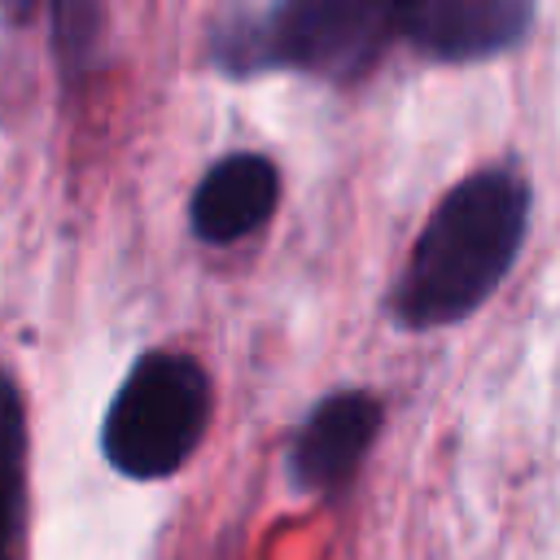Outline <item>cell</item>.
I'll list each match as a JSON object with an SVG mask.
<instances>
[{
  "instance_id": "cell-1",
  "label": "cell",
  "mask_w": 560,
  "mask_h": 560,
  "mask_svg": "<svg viewBox=\"0 0 560 560\" xmlns=\"http://www.w3.org/2000/svg\"><path fill=\"white\" fill-rule=\"evenodd\" d=\"M525 223L529 188L512 171H477L459 179L411 249L394 315L407 328H438L472 315L516 262Z\"/></svg>"
},
{
  "instance_id": "cell-2",
  "label": "cell",
  "mask_w": 560,
  "mask_h": 560,
  "mask_svg": "<svg viewBox=\"0 0 560 560\" xmlns=\"http://www.w3.org/2000/svg\"><path fill=\"white\" fill-rule=\"evenodd\" d=\"M407 0H280L258 22H232L219 61L236 74L293 66L319 79H359L402 31Z\"/></svg>"
},
{
  "instance_id": "cell-3",
  "label": "cell",
  "mask_w": 560,
  "mask_h": 560,
  "mask_svg": "<svg viewBox=\"0 0 560 560\" xmlns=\"http://www.w3.org/2000/svg\"><path fill=\"white\" fill-rule=\"evenodd\" d=\"M206 420L210 381L201 363L175 350H149L122 376L101 424V446L118 472L153 481L171 477L197 451Z\"/></svg>"
},
{
  "instance_id": "cell-4",
  "label": "cell",
  "mask_w": 560,
  "mask_h": 560,
  "mask_svg": "<svg viewBox=\"0 0 560 560\" xmlns=\"http://www.w3.org/2000/svg\"><path fill=\"white\" fill-rule=\"evenodd\" d=\"M534 0H407L402 35L438 61L494 57L529 31Z\"/></svg>"
},
{
  "instance_id": "cell-5",
  "label": "cell",
  "mask_w": 560,
  "mask_h": 560,
  "mask_svg": "<svg viewBox=\"0 0 560 560\" xmlns=\"http://www.w3.org/2000/svg\"><path fill=\"white\" fill-rule=\"evenodd\" d=\"M376 429H381V402L372 394L346 389V394L324 398L306 416V424H302V433L293 442V459H289L293 481L302 490H337V486H346L354 477L359 459L368 455Z\"/></svg>"
},
{
  "instance_id": "cell-6",
  "label": "cell",
  "mask_w": 560,
  "mask_h": 560,
  "mask_svg": "<svg viewBox=\"0 0 560 560\" xmlns=\"http://www.w3.org/2000/svg\"><path fill=\"white\" fill-rule=\"evenodd\" d=\"M280 179L258 153H232L206 171L192 192V232L210 245H232L262 228L276 210Z\"/></svg>"
},
{
  "instance_id": "cell-7",
  "label": "cell",
  "mask_w": 560,
  "mask_h": 560,
  "mask_svg": "<svg viewBox=\"0 0 560 560\" xmlns=\"http://www.w3.org/2000/svg\"><path fill=\"white\" fill-rule=\"evenodd\" d=\"M105 0H52V48L66 79L83 74L101 48Z\"/></svg>"
},
{
  "instance_id": "cell-8",
  "label": "cell",
  "mask_w": 560,
  "mask_h": 560,
  "mask_svg": "<svg viewBox=\"0 0 560 560\" xmlns=\"http://www.w3.org/2000/svg\"><path fill=\"white\" fill-rule=\"evenodd\" d=\"M22 451H26L22 398L18 385L0 372V516L22 512Z\"/></svg>"
},
{
  "instance_id": "cell-9",
  "label": "cell",
  "mask_w": 560,
  "mask_h": 560,
  "mask_svg": "<svg viewBox=\"0 0 560 560\" xmlns=\"http://www.w3.org/2000/svg\"><path fill=\"white\" fill-rule=\"evenodd\" d=\"M35 4H39V0H0V18H4V22H31Z\"/></svg>"
},
{
  "instance_id": "cell-10",
  "label": "cell",
  "mask_w": 560,
  "mask_h": 560,
  "mask_svg": "<svg viewBox=\"0 0 560 560\" xmlns=\"http://www.w3.org/2000/svg\"><path fill=\"white\" fill-rule=\"evenodd\" d=\"M13 542H18V516H0V560H13Z\"/></svg>"
}]
</instances>
